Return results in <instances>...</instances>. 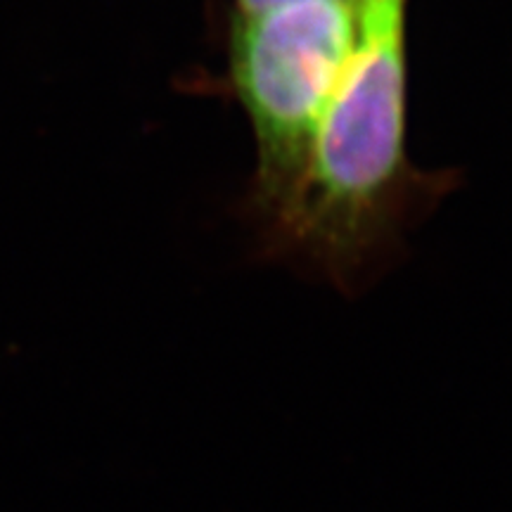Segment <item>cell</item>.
Returning a JSON list of instances; mask_svg holds the SVG:
<instances>
[{
    "mask_svg": "<svg viewBox=\"0 0 512 512\" xmlns=\"http://www.w3.org/2000/svg\"><path fill=\"white\" fill-rule=\"evenodd\" d=\"M358 41L311 155L254 223L256 254L354 299L399 264L403 235L444 185L406 155V0L358 5Z\"/></svg>",
    "mask_w": 512,
    "mask_h": 512,
    "instance_id": "6da1fadb",
    "label": "cell"
},
{
    "mask_svg": "<svg viewBox=\"0 0 512 512\" xmlns=\"http://www.w3.org/2000/svg\"><path fill=\"white\" fill-rule=\"evenodd\" d=\"M294 3H304V0H235L240 17L261 15V12L278 10V8H285V5H294Z\"/></svg>",
    "mask_w": 512,
    "mask_h": 512,
    "instance_id": "3957f363",
    "label": "cell"
},
{
    "mask_svg": "<svg viewBox=\"0 0 512 512\" xmlns=\"http://www.w3.org/2000/svg\"><path fill=\"white\" fill-rule=\"evenodd\" d=\"M356 0H304L235 17L230 79L256 140L247 219L283 202L311 155L313 138L358 41Z\"/></svg>",
    "mask_w": 512,
    "mask_h": 512,
    "instance_id": "7a4b0ae2",
    "label": "cell"
},
{
    "mask_svg": "<svg viewBox=\"0 0 512 512\" xmlns=\"http://www.w3.org/2000/svg\"><path fill=\"white\" fill-rule=\"evenodd\" d=\"M356 3H358V5H361V3H368V0H356Z\"/></svg>",
    "mask_w": 512,
    "mask_h": 512,
    "instance_id": "277c9868",
    "label": "cell"
}]
</instances>
